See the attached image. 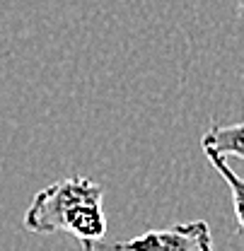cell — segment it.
Masks as SVG:
<instances>
[{
    "instance_id": "obj_4",
    "label": "cell",
    "mask_w": 244,
    "mask_h": 251,
    "mask_svg": "<svg viewBox=\"0 0 244 251\" xmlns=\"http://www.w3.org/2000/svg\"><path fill=\"white\" fill-rule=\"evenodd\" d=\"M208 162L213 164V169L225 179V184L230 186V193H232V205H235V215H237V225H240V232L244 237V179L237 176L232 172V167L227 164V159L222 155H215L211 150H203Z\"/></svg>"
},
{
    "instance_id": "obj_1",
    "label": "cell",
    "mask_w": 244,
    "mask_h": 251,
    "mask_svg": "<svg viewBox=\"0 0 244 251\" xmlns=\"http://www.w3.org/2000/svg\"><path fill=\"white\" fill-rule=\"evenodd\" d=\"M25 227L36 234H70L82 251H97L107 234L102 188L87 176H68L41 188L25 213Z\"/></svg>"
},
{
    "instance_id": "obj_3",
    "label": "cell",
    "mask_w": 244,
    "mask_h": 251,
    "mask_svg": "<svg viewBox=\"0 0 244 251\" xmlns=\"http://www.w3.org/2000/svg\"><path fill=\"white\" fill-rule=\"evenodd\" d=\"M203 150H211L215 155H235L244 159V121L232 126H217L213 124L201 138Z\"/></svg>"
},
{
    "instance_id": "obj_5",
    "label": "cell",
    "mask_w": 244,
    "mask_h": 251,
    "mask_svg": "<svg viewBox=\"0 0 244 251\" xmlns=\"http://www.w3.org/2000/svg\"><path fill=\"white\" fill-rule=\"evenodd\" d=\"M237 10H240V17L244 20V0H237Z\"/></svg>"
},
{
    "instance_id": "obj_2",
    "label": "cell",
    "mask_w": 244,
    "mask_h": 251,
    "mask_svg": "<svg viewBox=\"0 0 244 251\" xmlns=\"http://www.w3.org/2000/svg\"><path fill=\"white\" fill-rule=\"evenodd\" d=\"M109 251H215L211 227L203 220L172 225L164 229H148L133 239L114 242Z\"/></svg>"
}]
</instances>
